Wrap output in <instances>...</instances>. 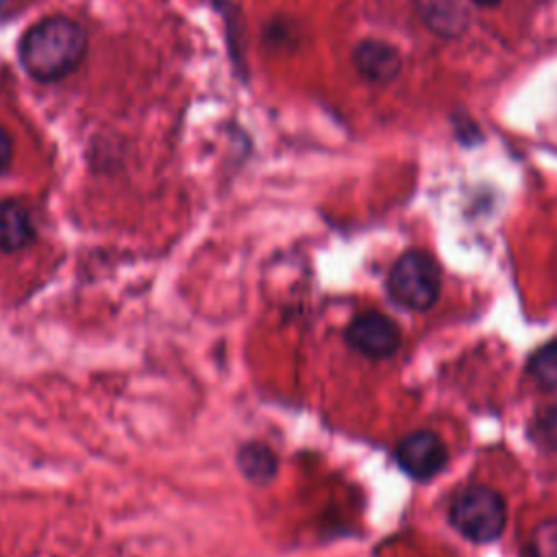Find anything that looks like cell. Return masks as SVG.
<instances>
[{"mask_svg": "<svg viewBox=\"0 0 557 557\" xmlns=\"http://www.w3.org/2000/svg\"><path fill=\"white\" fill-rule=\"evenodd\" d=\"M87 46V30L76 20L50 15L24 30L17 44V61L33 81L54 83L81 67Z\"/></svg>", "mask_w": 557, "mask_h": 557, "instance_id": "6da1fadb", "label": "cell"}, {"mask_svg": "<svg viewBox=\"0 0 557 557\" xmlns=\"http://www.w3.org/2000/svg\"><path fill=\"white\" fill-rule=\"evenodd\" d=\"M448 518L463 537L487 544L500 537L507 522V505L496 490L470 485L453 498Z\"/></svg>", "mask_w": 557, "mask_h": 557, "instance_id": "7a4b0ae2", "label": "cell"}, {"mask_svg": "<svg viewBox=\"0 0 557 557\" xmlns=\"http://www.w3.org/2000/svg\"><path fill=\"white\" fill-rule=\"evenodd\" d=\"M442 274L437 261L424 250H407L396 259L387 276V289L407 309L426 311L440 296Z\"/></svg>", "mask_w": 557, "mask_h": 557, "instance_id": "3957f363", "label": "cell"}, {"mask_svg": "<svg viewBox=\"0 0 557 557\" xmlns=\"http://www.w3.org/2000/svg\"><path fill=\"white\" fill-rule=\"evenodd\" d=\"M346 342L366 357L385 359L398 350L400 331L387 315L379 311H363L350 320Z\"/></svg>", "mask_w": 557, "mask_h": 557, "instance_id": "277c9868", "label": "cell"}, {"mask_svg": "<svg viewBox=\"0 0 557 557\" xmlns=\"http://www.w3.org/2000/svg\"><path fill=\"white\" fill-rule=\"evenodd\" d=\"M396 461L411 479L429 481L446 468L448 453L433 431H416L398 442Z\"/></svg>", "mask_w": 557, "mask_h": 557, "instance_id": "5b68a950", "label": "cell"}, {"mask_svg": "<svg viewBox=\"0 0 557 557\" xmlns=\"http://www.w3.org/2000/svg\"><path fill=\"white\" fill-rule=\"evenodd\" d=\"M352 65L368 83L385 85L400 74L403 57L398 48L387 41L363 39L352 50Z\"/></svg>", "mask_w": 557, "mask_h": 557, "instance_id": "8992f818", "label": "cell"}, {"mask_svg": "<svg viewBox=\"0 0 557 557\" xmlns=\"http://www.w3.org/2000/svg\"><path fill=\"white\" fill-rule=\"evenodd\" d=\"M35 239V224L28 209L15 200H0V250L17 252L30 246Z\"/></svg>", "mask_w": 557, "mask_h": 557, "instance_id": "52a82bcc", "label": "cell"}, {"mask_svg": "<svg viewBox=\"0 0 557 557\" xmlns=\"http://www.w3.org/2000/svg\"><path fill=\"white\" fill-rule=\"evenodd\" d=\"M237 466L242 474L252 483H268L278 468L276 455L272 448L259 442H250L239 448L237 453Z\"/></svg>", "mask_w": 557, "mask_h": 557, "instance_id": "ba28073f", "label": "cell"}, {"mask_svg": "<svg viewBox=\"0 0 557 557\" xmlns=\"http://www.w3.org/2000/svg\"><path fill=\"white\" fill-rule=\"evenodd\" d=\"M527 372L542 389H557V339L544 344L531 355Z\"/></svg>", "mask_w": 557, "mask_h": 557, "instance_id": "9c48e42d", "label": "cell"}, {"mask_svg": "<svg viewBox=\"0 0 557 557\" xmlns=\"http://www.w3.org/2000/svg\"><path fill=\"white\" fill-rule=\"evenodd\" d=\"M522 557H557V518L544 520L531 531Z\"/></svg>", "mask_w": 557, "mask_h": 557, "instance_id": "30bf717a", "label": "cell"}, {"mask_svg": "<svg viewBox=\"0 0 557 557\" xmlns=\"http://www.w3.org/2000/svg\"><path fill=\"white\" fill-rule=\"evenodd\" d=\"M533 435L546 448L557 450V403L542 409L533 420Z\"/></svg>", "mask_w": 557, "mask_h": 557, "instance_id": "8fae6325", "label": "cell"}, {"mask_svg": "<svg viewBox=\"0 0 557 557\" xmlns=\"http://www.w3.org/2000/svg\"><path fill=\"white\" fill-rule=\"evenodd\" d=\"M455 11H459V9L453 7V4L433 2V4H431V13L426 15V20L431 22V28H433V30L453 35V33H457V30L463 26V15H453V17H450V13H455Z\"/></svg>", "mask_w": 557, "mask_h": 557, "instance_id": "7c38bea8", "label": "cell"}, {"mask_svg": "<svg viewBox=\"0 0 557 557\" xmlns=\"http://www.w3.org/2000/svg\"><path fill=\"white\" fill-rule=\"evenodd\" d=\"M11 157H13V141L9 133L0 126V174L11 165Z\"/></svg>", "mask_w": 557, "mask_h": 557, "instance_id": "4fadbf2b", "label": "cell"}, {"mask_svg": "<svg viewBox=\"0 0 557 557\" xmlns=\"http://www.w3.org/2000/svg\"><path fill=\"white\" fill-rule=\"evenodd\" d=\"M470 2H474L476 7H496L500 0H470Z\"/></svg>", "mask_w": 557, "mask_h": 557, "instance_id": "5bb4252c", "label": "cell"}, {"mask_svg": "<svg viewBox=\"0 0 557 557\" xmlns=\"http://www.w3.org/2000/svg\"><path fill=\"white\" fill-rule=\"evenodd\" d=\"M0 2H2V0H0Z\"/></svg>", "mask_w": 557, "mask_h": 557, "instance_id": "9a60e30c", "label": "cell"}]
</instances>
